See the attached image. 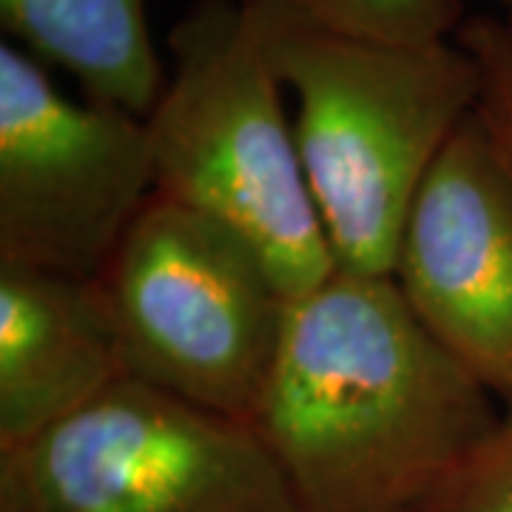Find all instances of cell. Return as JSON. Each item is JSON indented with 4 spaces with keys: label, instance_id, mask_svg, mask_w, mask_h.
I'll list each match as a JSON object with an SVG mask.
<instances>
[{
    "label": "cell",
    "instance_id": "9",
    "mask_svg": "<svg viewBox=\"0 0 512 512\" xmlns=\"http://www.w3.org/2000/svg\"><path fill=\"white\" fill-rule=\"evenodd\" d=\"M0 23L37 63L72 74L86 100L148 117L163 94L146 0H0Z\"/></svg>",
    "mask_w": 512,
    "mask_h": 512
},
{
    "label": "cell",
    "instance_id": "11",
    "mask_svg": "<svg viewBox=\"0 0 512 512\" xmlns=\"http://www.w3.org/2000/svg\"><path fill=\"white\" fill-rule=\"evenodd\" d=\"M456 40L478 60V114L512 177V15H473L461 23Z\"/></svg>",
    "mask_w": 512,
    "mask_h": 512
},
{
    "label": "cell",
    "instance_id": "1",
    "mask_svg": "<svg viewBox=\"0 0 512 512\" xmlns=\"http://www.w3.org/2000/svg\"><path fill=\"white\" fill-rule=\"evenodd\" d=\"M501 416L390 276L333 271L291 302L251 427L302 512H427Z\"/></svg>",
    "mask_w": 512,
    "mask_h": 512
},
{
    "label": "cell",
    "instance_id": "3",
    "mask_svg": "<svg viewBox=\"0 0 512 512\" xmlns=\"http://www.w3.org/2000/svg\"><path fill=\"white\" fill-rule=\"evenodd\" d=\"M168 46L174 69L146 117L154 194L242 239L291 302L311 293L336 262L251 9L194 0Z\"/></svg>",
    "mask_w": 512,
    "mask_h": 512
},
{
    "label": "cell",
    "instance_id": "2",
    "mask_svg": "<svg viewBox=\"0 0 512 512\" xmlns=\"http://www.w3.org/2000/svg\"><path fill=\"white\" fill-rule=\"evenodd\" d=\"M245 6L276 77L296 94L293 134L336 271L390 276L424 177L478 109V60L456 37L387 43L274 3Z\"/></svg>",
    "mask_w": 512,
    "mask_h": 512
},
{
    "label": "cell",
    "instance_id": "6",
    "mask_svg": "<svg viewBox=\"0 0 512 512\" xmlns=\"http://www.w3.org/2000/svg\"><path fill=\"white\" fill-rule=\"evenodd\" d=\"M154 191L146 117L72 100L0 46V265L97 279Z\"/></svg>",
    "mask_w": 512,
    "mask_h": 512
},
{
    "label": "cell",
    "instance_id": "12",
    "mask_svg": "<svg viewBox=\"0 0 512 512\" xmlns=\"http://www.w3.org/2000/svg\"><path fill=\"white\" fill-rule=\"evenodd\" d=\"M427 512H512V410Z\"/></svg>",
    "mask_w": 512,
    "mask_h": 512
},
{
    "label": "cell",
    "instance_id": "5",
    "mask_svg": "<svg viewBox=\"0 0 512 512\" xmlns=\"http://www.w3.org/2000/svg\"><path fill=\"white\" fill-rule=\"evenodd\" d=\"M0 512H302L248 421L123 379L0 450Z\"/></svg>",
    "mask_w": 512,
    "mask_h": 512
},
{
    "label": "cell",
    "instance_id": "8",
    "mask_svg": "<svg viewBox=\"0 0 512 512\" xmlns=\"http://www.w3.org/2000/svg\"><path fill=\"white\" fill-rule=\"evenodd\" d=\"M123 379L134 376L97 279L0 265V450L35 439Z\"/></svg>",
    "mask_w": 512,
    "mask_h": 512
},
{
    "label": "cell",
    "instance_id": "10",
    "mask_svg": "<svg viewBox=\"0 0 512 512\" xmlns=\"http://www.w3.org/2000/svg\"><path fill=\"white\" fill-rule=\"evenodd\" d=\"M274 3L342 35L387 43L453 40L470 18L464 0H245Z\"/></svg>",
    "mask_w": 512,
    "mask_h": 512
},
{
    "label": "cell",
    "instance_id": "4",
    "mask_svg": "<svg viewBox=\"0 0 512 512\" xmlns=\"http://www.w3.org/2000/svg\"><path fill=\"white\" fill-rule=\"evenodd\" d=\"M97 282L134 379L251 424L291 299L242 239L154 194Z\"/></svg>",
    "mask_w": 512,
    "mask_h": 512
},
{
    "label": "cell",
    "instance_id": "13",
    "mask_svg": "<svg viewBox=\"0 0 512 512\" xmlns=\"http://www.w3.org/2000/svg\"><path fill=\"white\" fill-rule=\"evenodd\" d=\"M495 3L501 6V12H504V15H512V0H495Z\"/></svg>",
    "mask_w": 512,
    "mask_h": 512
},
{
    "label": "cell",
    "instance_id": "7",
    "mask_svg": "<svg viewBox=\"0 0 512 512\" xmlns=\"http://www.w3.org/2000/svg\"><path fill=\"white\" fill-rule=\"evenodd\" d=\"M390 279L424 330L512 410V177L478 109L424 177Z\"/></svg>",
    "mask_w": 512,
    "mask_h": 512
}]
</instances>
